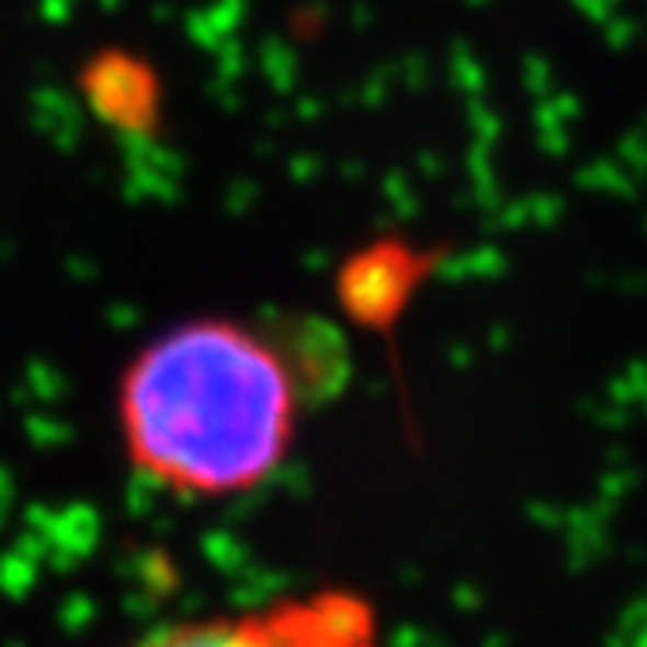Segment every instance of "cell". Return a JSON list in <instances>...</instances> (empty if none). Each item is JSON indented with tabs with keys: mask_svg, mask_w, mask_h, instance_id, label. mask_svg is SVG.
<instances>
[{
	"mask_svg": "<svg viewBox=\"0 0 647 647\" xmlns=\"http://www.w3.org/2000/svg\"><path fill=\"white\" fill-rule=\"evenodd\" d=\"M314 407L266 320L191 317L123 367L126 461L162 493L230 500L281 472Z\"/></svg>",
	"mask_w": 647,
	"mask_h": 647,
	"instance_id": "1",
	"label": "cell"
},
{
	"mask_svg": "<svg viewBox=\"0 0 647 647\" xmlns=\"http://www.w3.org/2000/svg\"><path fill=\"white\" fill-rule=\"evenodd\" d=\"M126 647H385V640L371 598L349 587H324L252 612L151 629Z\"/></svg>",
	"mask_w": 647,
	"mask_h": 647,
	"instance_id": "2",
	"label": "cell"
},
{
	"mask_svg": "<svg viewBox=\"0 0 647 647\" xmlns=\"http://www.w3.org/2000/svg\"><path fill=\"white\" fill-rule=\"evenodd\" d=\"M80 94L87 109L120 137H159L166 115V83L140 50L101 47L80 65Z\"/></svg>",
	"mask_w": 647,
	"mask_h": 647,
	"instance_id": "4",
	"label": "cell"
},
{
	"mask_svg": "<svg viewBox=\"0 0 647 647\" xmlns=\"http://www.w3.org/2000/svg\"><path fill=\"white\" fill-rule=\"evenodd\" d=\"M446 245H418L404 235H382L342 256L334 270V303L339 314L360 331L382 334L396 349V328L418 292L443 270Z\"/></svg>",
	"mask_w": 647,
	"mask_h": 647,
	"instance_id": "3",
	"label": "cell"
}]
</instances>
